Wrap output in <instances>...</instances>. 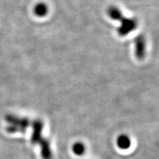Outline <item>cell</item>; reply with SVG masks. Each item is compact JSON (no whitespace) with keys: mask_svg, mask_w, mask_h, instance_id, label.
Wrapping results in <instances>:
<instances>
[{"mask_svg":"<svg viewBox=\"0 0 159 159\" xmlns=\"http://www.w3.org/2000/svg\"><path fill=\"white\" fill-rule=\"evenodd\" d=\"M41 147V155L43 159H51L52 158V153L50 147H49V144L48 141L46 139H42L41 142H39Z\"/></svg>","mask_w":159,"mask_h":159,"instance_id":"277c9868","label":"cell"},{"mask_svg":"<svg viewBox=\"0 0 159 159\" xmlns=\"http://www.w3.org/2000/svg\"><path fill=\"white\" fill-rule=\"evenodd\" d=\"M6 131H7V133H10V134H14V133H17V132L23 133L25 131V129L20 128V127H18L16 125H9L8 127H7V128H6Z\"/></svg>","mask_w":159,"mask_h":159,"instance_id":"52a82bcc","label":"cell"},{"mask_svg":"<svg viewBox=\"0 0 159 159\" xmlns=\"http://www.w3.org/2000/svg\"><path fill=\"white\" fill-rule=\"evenodd\" d=\"M5 120L11 125H16L23 129H26L30 125L28 119L19 118V117L13 116V115H7L5 116Z\"/></svg>","mask_w":159,"mask_h":159,"instance_id":"7a4b0ae2","label":"cell"},{"mask_svg":"<svg viewBox=\"0 0 159 159\" xmlns=\"http://www.w3.org/2000/svg\"><path fill=\"white\" fill-rule=\"evenodd\" d=\"M47 8L45 5L43 4H39V5H36L35 7V13H36L38 16H43L47 13Z\"/></svg>","mask_w":159,"mask_h":159,"instance_id":"8992f818","label":"cell"},{"mask_svg":"<svg viewBox=\"0 0 159 159\" xmlns=\"http://www.w3.org/2000/svg\"><path fill=\"white\" fill-rule=\"evenodd\" d=\"M116 144L119 148L122 150H127L131 145L130 139L125 134L120 135L116 139Z\"/></svg>","mask_w":159,"mask_h":159,"instance_id":"3957f363","label":"cell"},{"mask_svg":"<svg viewBox=\"0 0 159 159\" xmlns=\"http://www.w3.org/2000/svg\"><path fill=\"white\" fill-rule=\"evenodd\" d=\"M43 124L42 121L37 119L33 122V133L32 135L31 142L33 144H38L42 140L43 138L41 136L42 134Z\"/></svg>","mask_w":159,"mask_h":159,"instance_id":"6da1fadb","label":"cell"},{"mask_svg":"<svg viewBox=\"0 0 159 159\" xmlns=\"http://www.w3.org/2000/svg\"><path fill=\"white\" fill-rule=\"evenodd\" d=\"M85 150V145L81 142H77L73 145L72 150L75 152V154L77 155V156H81L84 153Z\"/></svg>","mask_w":159,"mask_h":159,"instance_id":"5b68a950","label":"cell"}]
</instances>
